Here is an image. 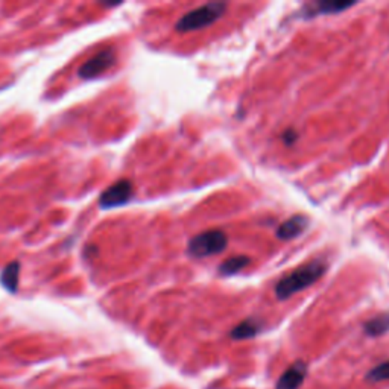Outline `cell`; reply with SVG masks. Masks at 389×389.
I'll use <instances>...</instances> for the list:
<instances>
[{"label":"cell","mask_w":389,"mask_h":389,"mask_svg":"<svg viewBox=\"0 0 389 389\" xmlns=\"http://www.w3.org/2000/svg\"><path fill=\"white\" fill-rule=\"evenodd\" d=\"M114 63L116 52L113 49H104L88 61H85L80 68V70H78V75H80L82 80H93V78L101 76L110 68H113Z\"/></svg>","instance_id":"obj_4"},{"label":"cell","mask_w":389,"mask_h":389,"mask_svg":"<svg viewBox=\"0 0 389 389\" xmlns=\"http://www.w3.org/2000/svg\"><path fill=\"white\" fill-rule=\"evenodd\" d=\"M260 331V324L255 319H245L242 321L239 326H236L235 329L231 330V338L233 339H250L254 338L257 333Z\"/></svg>","instance_id":"obj_10"},{"label":"cell","mask_w":389,"mask_h":389,"mask_svg":"<svg viewBox=\"0 0 389 389\" xmlns=\"http://www.w3.org/2000/svg\"><path fill=\"white\" fill-rule=\"evenodd\" d=\"M366 379L370 382H382V380H389V361L377 365L375 368H373L368 375H366Z\"/></svg>","instance_id":"obj_13"},{"label":"cell","mask_w":389,"mask_h":389,"mask_svg":"<svg viewBox=\"0 0 389 389\" xmlns=\"http://www.w3.org/2000/svg\"><path fill=\"white\" fill-rule=\"evenodd\" d=\"M248 263H250V259L245 257V255H238V257H231V259H228V260H225L224 263H222L219 271H220V274L233 275V274L242 271Z\"/></svg>","instance_id":"obj_12"},{"label":"cell","mask_w":389,"mask_h":389,"mask_svg":"<svg viewBox=\"0 0 389 389\" xmlns=\"http://www.w3.org/2000/svg\"><path fill=\"white\" fill-rule=\"evenodd\" d=\"M283 140L286 144H292L297 140V132L294 129H287L283 132Z\"/></svg>","instance_id":"obj_14"},{"label":"cell","mask_w":389,"mask_h":389,"mask_svg":"<svg viewBox=\"0 0 389 389\" xmlns=\"http://www.w3.org/2000/svg\"><path fill=\"white\" fill-rule=\"evenodd\" d=\"M132 193H134L132 183L129 180H119L102 192L101 198H99V207L107 210L124 206L132 198Z\"/></svg>","instance_id":"obj_5"},{"label":"cell","mask_w":389,"mask_h":389,"mask_svg":"<svg viewBox=\"0 0 389 389\" xmlns=\"http://www.w3.org/2000/svg\"><path fill=\"white\" fill-rule=\"evenodd\" d=\"M353 5L354 4H350V2H318L312 5L309 4L306 5L303 13H306V16H310V17L318 16V14H336Z\"/></svg>","instance_id":"obj_8"},{"label":"cell","mask_w":389,"mask_h":389,"mask_svg":"<svg viewBox=\"0 0 389 389\" xmlns=\"http://www.w3.org/2000/svg\"><path fill=\"white\" fill-rule=\"evenodd\" d=\"M18 277H20V263L11 262L5 266V270L0 274V283L9 294H16L18 289Z\"/></svg>","instance_id":"obj_9"},{"label":"cell","mask_w":389,"mask_h":389,"mask_svg":"<svg viewBox=\"0 0 389 389\" xmlns=\"http://www.w3.org/2000/svg\"><path fill=\"white\" fill-rule=\"evenodd\" d=\"M324 272H326V263L319 259L299 266V268L289 272L279 283H277L275 295L280 299L291 298L297 292H302L303 289L316 283Z\"/></svg>","instance_id":"obj_1"},{"label":"cell","mask_w":389,"mask_h":389,"mask_svg":"<svg viewBox=\"0 0 389 389\" xmlns=\"http://www.w3.org/2000/svg\"><path fill=\"white\" fill-rule=\"evenodd\" d=\"M227 4L224 2H210L203 6H199L191 13L183 16L178 23L175 25V29L180 32H192L198 29H204L210 25H213L222 16L225 14Z\"/></svg>","instance_id":"obj_2"},{"label":"cell","mask_w":389,"mask_h":389,"mask_svg":"<svg viewBox=\"0 0 389 389\" xmlns=\"http://www.w3.org/2000/svg\"><path fill=\"white\" fill-rule=\"evenodd\" d=\"M227 235L220 230H208L201 235L195 236L191 242H188L187 252L192 255V257H210V255H215L224 251L227 248Z\"/></svg>","instance_id":"obj_3"},{"label":"cell","mask_w":389,"mask_h":389,"mask_svg":"<svg viewBox=\"0 0 389 389\" xmlns=\"http://www.w3.org/2000/svg\"><path fill=\"white\" fill-rule=\"evenodd\" d=\"M365 331L366 335L370 336H380L385 335L386 331H389V314H383L370 319L365 324Z\"/></svg>","instance_id":"obj_11"},{"label":"cell","mask_w":389,"mask_h":389,"mask_svg":"<svg viewBox=\"0 0 389 389\" xmlns=\"http://www.w3.org/2000/svg\"><path fill=\"white\" fill-rule=\"evenodd\" d=\"M307 225H309L307 218H304V216H292L291 219L284 220L283 224L279 227V230H277V236H279L283 240L294 239L298 235H302Z\"/></svg>","instance_id":"obj_7"},{"label":"cell","mask_w":389,"mask_h":389,"mask_svg":"<svg viewBox=\"0 0 389 389\" xmlns=\"http://www.w3.org/2000/svg\"><path fill=\"white\" fill-rule=\"evenodd\" d=\"M307 375V363L303 361H298L282 374V377L277 382L275 389H298L303 385Z\"/></svg>","instance_id":"obj_6"}]
</instances>
